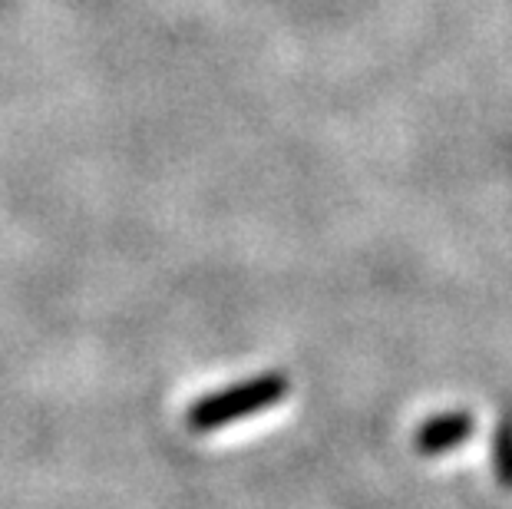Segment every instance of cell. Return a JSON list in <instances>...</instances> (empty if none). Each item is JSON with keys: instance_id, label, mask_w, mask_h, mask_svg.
Returning a JSON list of instances; mask_svg holds the SVG:
<instances>
[{"instance_id": "obj_1", "label": "cell", "mask_w": 512, "mask_h": 509, "mask_svg": "<svg viewBox=\"0 0 512 509\" xmlns=\"http://www.w3.org/2000/svg\"><path fill=\"white\" fill-rule=\"evenodd\" d=\"M285 391H288L285 377H258V381L238 384L232 391H222L209 400H202V404H195L189 410V424L195 430H212V427L232 424L238 417L271 407L275 400L285 397Z\"/></svg>"}, {"instance_id": "obj_2", "label": "cell", "mask_w": 512, "mask_h": 509, "mask_svg": "<svg viewBox=\"0 0 512 509\" xmlns=\"http://www.w3.org/2000/svg\"><path fill=\"white\" fill-rule=\"evenodd\" d=\"M473 433V417L470 414H443L433 417L430 424H423L417 433V443L423 453H440L456 447L460 440H466Z\"/></svg>"}, {"instance_id": "obj_3", "label": "cell", "mask_w": 512, "mask_h": 509, "mask_svg": "<svg viewBox=\"0 0 512 509\" xmlns=\"http://www.w3.org/2000/svg\"><path fill=\"white\" fill-rule=\"evenodd\" d=\"M496 470H499V480L506 486H512V430L503 427L496 437Z\"/></svg>"}]
</instances>
